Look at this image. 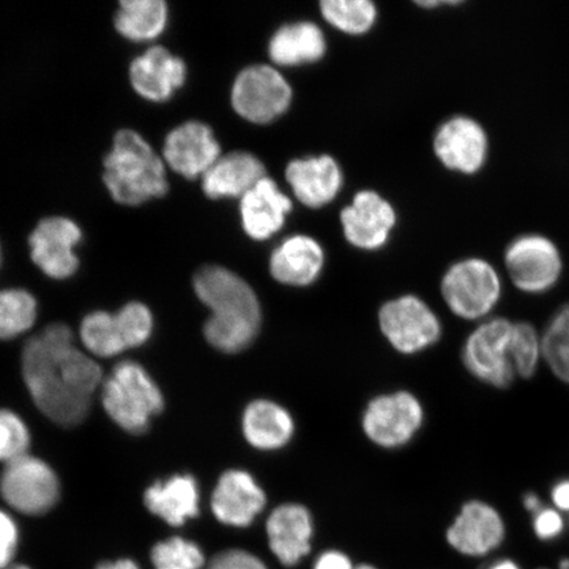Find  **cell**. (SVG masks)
Masks as SVG:
<instances>
[{
	"label": "cell",
	"instance_id": "7dc6e473",
	"mask_svg": "<svg viewBox=\"0 0 569 569\" xmlns=\"http://www.w3.org/2000/svg\"><path fill=\"white\" fill-rule=\"evenodd\" d=\"M542 569H545V568H542Z\"/></svg>",
	"mask_w": 569,
	"mask_h": 569
},
{
	"label": "cell",
	"instance_id": "ee69618b",
	"mask_svg": "<svg viewBox=\"0 0 569 569\" xmlns=\"http://www.w3.org/2000/svg\"><path fill=\"white\" fill-rule=\"evenodd\" d=\"M560 569H569V559L560 561Z\"/></svg>",
	"mask_w": 569,
	"mask_h": 569
},
{
	"label": "cell",
	"instance_id": "f35d334b",
	"mask_svg": "<svg viewBox=\"0 0 569 569\" xmlns=\"http://www.w3.org/2000/svg\"><path fill=\"white\" fill-rule=\"evenodd\" d=\"M315 569H353L350 558L339 551H327L318 558Z\"/></svg>",
	"mask_w": 569,
	"mask_h": 569
},
{
	"label": "cell",
	"instance_id": "3957f363",
	"mask_svg": "<svg viewBox=\"0 0 569 569\" xmlns=\"http://www.w3.org/2000/svg\"><path fill=\"white\" fill-rule=\"evenodd\" d=\"M104 168L106 187L119 203L137 206L168 193L166 166L138 132L117 133Z\"/></svg>",
	"mask_w": 569,
	"mask_h": 569
},
{
	"label": "cell",
	"instance_id": "52a82bcc",
	"mask_svg": "<svg viewBox=\"0 0 569 569\" xmlns=\"http://www.w3.org/2000/svg\"><path fill=\"white\" fill-rule=\"evenodd\" d=\"M513 327L508 319L495 318L469 336L462 348V362L476 379L500 389L515 381L517 373L510 352Z\"/></svg>",
	"mask_w": 569,
	"mask_h": 569
},
{
	"label": "cell",
	"instance_id": "ac0fdd59",
	"mask_svg": "<svg viewBox=\"0 0 569 569\" xmlns=\"http://www.w3.org/2000/svg\"><path fill=\"white\" fill-rule=\"evenodd\" d=\"M315 526L310 511L298 503H283L270 513L267 536L270 551L287 567H293L311 551Z\"/></svg>",
	"mask_w": 569,
	"mask_h": 569
},
{
	"label": "cell",
	"instance_id": "4dcf8cb0",
	"mask_svg": "<svg viewBox=\"0 0 569 569\" xmlns=\"http://www.w3.org/2000/svg\"><path fill=\"white\" fill-rule=\"evenodd\" d=\"M542 353L555 376L569 383V303L547 326L542 338Z\"/></svg>",
	"mask_w": 569,
	"mask_h": 569
},
{
	"label": "cell",
	"instance_id": "1f68e13d",
	"mask_svg": "<svg viewBox=\"0 0 569 569\" xmlns=\"http://www.w3.org/2000/svg\"><path fill=\"white\" fill-rule=\"evenodd\" d=\"M152 563L154 569H201L204 555L196 543L174 537L153 547Z\"/></svg>",
	"mask_w": 569,
	"mask_h": 569
},
{
	"label": "cell",
	"instance_id": "83f0119b",
	"mask_svg": "<svg viewBox=\"0 0 569 569\" xmlns=\"http://www.w3.org/2000/svg\"><path fill=\"white\" fill-rule=\"evenodd\" d=\"M80 338L84 348L97 358H113L127 351L116 315L111 312L94 311L84 317Z\"/></svg>",
	"mask_w": 569,
	"mask_h": 569
},
{
	"label": "cell",
	"instance_id": "ab89813d",
	"mask_svg": "<svg viewBox=\"0 0 569 569\" xmlns=\"http://www.w3.org/2000/svg\"><path fill=\"white\" fill-rule=\"evenodd\" d=\"M551 497L555 507L569 513V479L559 481L552 488Z\"/></svg>",
	"mask_w": 569,
	"mask_h": 569
},
{
	"label": "cell",
	"instance_id": "5bb4252c",
	"mask_svg": "<svg viewBox=\"0 0 569 569\" xmlns=\"http://www.w3.org/2000/svg\"><path fill=\"white\" fill-rule=\"evenodd\" d=\"M220 158V146L208 124L191 120L174 128L163 144V159L174 172L194 180Z\"/></svg>",
	"mask_w": 569,
	"mask_h": 569
},
{
	"label": "cell",
	"instance_id": "8fae6325",
	"mask_svg": "<svg viewBox=\"0 0 569 569\" xmlns=\"http://www.w3.org/2000/svg\"><path fill=\"white\" fill-rule=\"evenodd\" d=\"M511 281L526 293H545L558 282L561 256L557 246L542 234H523L505 253Z\"/></svg>",
	"mask_w": 569,
	"mask_h": 569
},
{
	"label": "cell",
	"instance_id": "d590c367",
	"mask_svg": "<svg viewBox=\"0 0 569 569\" xmlns=\"http://www.w3.org/2000/svg\"><path fill=\"white\" fill-rule=\"evenodd\" d=\"M19 531L13 519L0 510V569L9 568L18 549Z\"/></svg>",
	"mask_w": 569,
	"mask_h": 569
},
{
	"label": "cell",
	"instance_id": "30bf717a",
	"mask_svg": "<svg viewBox=\"0 0 569 569\" xmlns=\"http://www.w3.org/2000/svg\"><path fill=\"white\" fill-rule=\"evenodd\" d=\"M231 99L240 117L264 124L288 110L291 89L280 71L268 66H252L234 80Z\"/></svg>",
	"mask_w": 569,
	"mask_h": 569
},
{
	"label": "cell",
	"instance_id": "4316f807",
	"mask_svg": "<svg viewBox=\"0 0 569 569\" xmlns=\"http://www.w3.org/2000/svg\"><path fill=\"white\" fill-rule=\"evenodd\" d=\"M168 6L162 0H123L116 18L124 38L146 41L158 38L167 26Z\"/></svg>",
	"mask_w": 569,
	"mask_h": 569
},
{
	"label": "cell",
	"instance_id": "e0dca14e",
	"mask_svg": "<svg viewBox=\"0 0 569 569\" xmlns=\"http://www.w3.org/2000/svg\"><path fill=\"white\" fill-rule=\"evenodd\" d=\"M341 224L348 241L362 249L386 244L396 223L393 208L375 191H360L351 206L341 211Z\"/></svg>",
	"mask_w": 569,
	"mask_h": 569
},
{
	"label": "cell",
	"instance_id": "f1b7e54d",
	"mask_svg": "<svg viewBox=\"0 0 569 569\" xmlns=\"http://www.w3.org/2000/svg\"><path fill=\"white\" fill-rule=\"evenodd\" d=\"M38 318L34 297L23 289L0 290V340L27 332Z\"/></svg>",
	"mask_w": 569,
	"mask_h": 569
},
{
	"label": "cell",
	"instance_id": "e575fe53",
	"mask_svg": "<svg viewBox=\"0 0 569 569\" xmlns=\"http://www.w3.org/2000/svg\"><path fill=\"white\" fill-rule=\"evenodd\" d=\"M116 318L127 350L146 345L151 338L153 317L146 305L127 303L117 312Z\"/></svg>",
	"mask_w": 569,
	"mask_h": 569
},
{
	"label": "cell",
	"instance_id": "7402d4cb",
	"mask_svg": "<svg viewBox=\"0 0 569 569\" xmlns=\"http://www.w3.org/2000/svg\"><path fill=\"white\" fill-rule=\"evenodd\" d=\"M323 262V249L318 241L297 234L274 249L269 269L276 281L291 287H308L318 279Z\"/></svg>",
	"mask_w": 569,
	"mask_h": 569
},
{
	"label": "cell",
	"instance_id": "d6a6232c",
	"mask_svg": "<svg viewBox=\"0 0 569 569\" xmlns=\"http://www.w3.org/2000/svg\"><path fill=\"white\" fill-rule=\"evenodd\" d=\"M510 352L516 373L523 379H530L537 371L540 356L543 355L542 339H539L531 325L515 323Z\"/></svg>",
	"mask_w": 569,
	"mask_h": 569
},
{
	"label": "cell",
	"instance_id": "7bdbcfd3",
	"mask_svg": "<svg viewBox=\"0 0 569 569\" xmlns=\"http://www.w3.org/2000/svg\"><path fill=\"white\" fill-rule=\"evenodd\" d=\"M483 569H521V568H519V566L513 560L500 559V560L493 561V563L488 565Z\"/></svg>",
	"mask_w": 569,
	"mask_h": 569
},
{
	"label": "cell",
	"instance_id": "603a6c76",
	"mask_svg": "<svg viewBox=\"0 0 569 569\" xmlns=\"http://www.w3.org/2000/svg\"><path fill=\"white\" fill-rule=\"evenodd\" d=\"M266 176V167L256 156L232 152L220 156L202 177L206 196L217 199L243 197Z\"/></svg>",
	"mask_w": 569,
	"mask_h": 569
},
{
	"label": "cell",
	"instance_id": "7c38bea8",
	"mask_svg": "<svg viewBox=\"0 0 569 569\" xmlns=\"http://www.w3.org/2000/svg\"><path fill=\"white\" fill-rule=\"evenodd\" d=\"M81 238L80 227L73 220L47 218L41 220L31 234V258L52 279H68L80 266L74 247L80 243Z\"/></svg>",
	"mask_w": 569,
	"mask_h": 569
},
{
	"label": "cell",
	"instance_id": "bcb514c9",
	"mask_svg": "<svg viewBox=\"0 0 569 569\" xmlns=\"http://www.w3.org/2000/svg\"><path fill=\"white\" fill-rule=\"evenodd\" d=\"M7 569H30V568L24 567V566H17V567H11V568H7Z\"/></svg>",
	"mask_w": 569,
	"mask_h": 569
},
{
	"label": "cell",
	"instance_id": "9c48e42d",
	"mask_svg": "<svg viewBox=\"0 0 569 569\" xmlns=\"http://www.w3.org/2000/svg\"><path fill=\"white\" fill-rule=\"evenodd\" d=\"M425 411L409 391L376 397L362 415V430L371 442L382 448L408 445L421 429Z\"/></svg>",
	"mask_w": 569,
	"mask_h": 569
},
{
	"label": "cell",
	"instance_id": "8d00e7d4",
	"mask_svg": "<svg viewBox=\"0 0 569 569\" xmlns=\"http://www.w3.org/2000/svg\"><path fill=\"white\" fill-rule=\"evenodd\" d=\"M208 569H268L253 553L243 550H227L213 557Z\"/></svg>",
	"mask_w": 569,
	"mask_h": 569
},
{
	"label": "cell",
	"instance_id": "60d3db41",
	"mask_svg": "<svg viewBox=\"0 0 569 569\" xmlns=\"http://www.w3.org/2000/svg\"><path fill=\"white\" fill-rule=\"evenodd\" d=\"M523 507L532 515H537L540 509H543V503L537 495L528 493L523 497Z\"/></svg>",
	"mask_w": 569,
	"mask_h": 569
},
{
	"label": "cell",
	"instance_id": "6da1fadb",
	"mask_svg": "<svg viewBox=\"0 0 569 569\" xmlns=\"http://www.w3.org/2000/svg\"><path fill=\"white\" fill-rule=\"evenodd\" d=\"M21 368L36 407L51 421L74 427L88 417L102 368L74 346L69 326L54 323L27 341Z\"/></svg>",
	"mask_w": 569,
	"mask_h": 569
},
{
	"label": "cell",
	"instance_id": "f6af8a7d",
	"mask_svg": "<svg viewBox=\"0 0 569 569\" xmlns=\"http://www.w3.org/2000/svg\"><path fill=\"white\" fill-rule=\"evenodd\" d=\"M356 569H376V568H375V567H372V566H367V565H366V566H360V567H358V568H356Z\"/></svg>",
	"mask_w": 569,
	"mask_h": 569
},
{
	"label": "cell",
	"instance_id": "836d02e7",
	"mask_svg": "<svg viewBox=\"0 0 569 569\" xmlns=\"http://www.w3.org/2000/svg\"><path fill=\"white\" fill-rule=\"evenodd\" d=\"M31 433L23 419L9 409H0V461L9 462L28 455Z\"/></svg>",
	"mask_w": 569,
	"mask_h": 569
},
{
	"label": "cell",
	"instance_id": "b9f144b4",
	"mask_svg": "<svg viewBox=\"0 0 569 569\" xmlns=\"http://www.w3.org/2000/svg\"><path fill=\"white\" fill-rule=\"evenodd\" d=\"M98 569H140L134 561L130 559H122L113 561V563H103Z\"/></svg>",
	"mask_w": 569,
	"mask_h": 569
},
{
	"label": "cell",
	"instance_id": "ba28073f",
	"mask_svg": "<svg viewBox=\"0 0 569 569\" xmlns=\"http://www.w3.org/2000/svg\"><path fill=\"white\" fill-rule=\"evenodd\" d=\"M380 329L398 352L412 355L437 343L442 325L429 306L416 296H403L382 306Z\"/></svg>",
	"mask_w": 569,
	"mask_h": 569
},
{
	"label": "cell",
	"instance_id": "44dd1931",
	"mask_svg": "<svg viewBox=\"0 0 569 569\" xmlns=\"http://www.w3.org/2000/svg\"><path fill=\"white\" fill-rule=\"evenodd\" d=\"M287 180L298 201L309 208H320L337 197L343 177L336 160L320 156L291 161L287 168Z\"/></svg>",
	"mask_w": 569,
	"mask_h": 569
},
{
	"label": "cell",
	"instance_id": "484cf974",
	"mask_svg": "<svg viewBox=\"0 0 569 569\" xmlns=\"http://www.w3.org/2000/svg\"><path fill=\"white\" fill-rule=\"evenodd\" d=\"M326 52L322 30L311 21L287 24L269 42V56L279 66H300L315 62Z\"/></svg>",
	"mask_w": 569,
	"mask_h": 569
},
{
	"label": "cell",
	"instance_id": "ffe728a7",
	"mask_svg": "<svg viewBox=\"0 0 569 569\" xmlns=\"http://www.w3.org/2000/svg\"><path fill=\"white\" fill-rule=\"evenodd\" d=\"M293 208L290 198L281 193L269 177L241 197L240 213L246 232L256 240H266L282 229L284 218Z\"/></svg>",
	"mask_w": 569,
	"mask_h": 569
},
{
	"label": "cell",
	"instance_id": "8992f818",
	"mask_svg": "<svg viewBox=\"0 0 569 569\" xmlns=\"http://www.w3.org/2000/svg\"><path fill=\"white\" fill-rule=\"evenodd\" d=\"M0 496L19 513L46 515L59 502L60 480L46 461L26 455L4 466Z\"/></svg>",
	"mask_w": 569,
	"mask_h": 569
},
{
	"label": "cell",
	"instance_id": "d6986e66",
	"mask_svg": "<svg viewBox=\"0 0 569 569\" xmlns=\"http://www.w3.org/2000/svg\"><path fill=\"white\" fill-rule=\"evenodd\" d=\"M132 87L149 101L162 102L181 88L187 78V66L163 47L149 48L131 63Z\"/></svg>",
	"mask_w": 569,
	"mask_h": 569
},
{
	"label": "cell",
	"instance_id": "5b68a950",
	"mask_svg": "<svg viewBox=\"0 0 569 569\" xmlns=\"http://www.w3.org/2000/svg\"><path fill=\"white\" fill-rule=\"evenodd\" d=\"M445 301L462 319L489 315L501 296V280L486 260L468 259L447 270L442 281Z\"/></svg>",
	"mask_w": 569,
	"mask_h": 569
},
{
	"label": "cell",
	"instance_id": "74e56055",
	"mask_svg": "<svg viewBox=\"0 0 569 569\" xmlns=\"http://www.w3.org/2000/svg\"><path fill=\"white\" fill-rule=\"evenodd\" d=\"M532 528L539 539H557L565 531L563 517L557 510L540 509L537 515H533Z\"/></svg>",
	"mask_w": 569,
	"mask_h": 569
},
{
	"label": "cell",
	"instance_id": "d4e9b609",
	"mask_svg": "<svg viewBox=\"0 0 569 569\" xmlns=\"http://www.w3.org/2000/svg\"><path fill=\"white\" fill-rule=\"evenodd\" d=\"M146 507L169 525L182 526L199 515V488L191 475L154 482L144 495Z\"/></svg>",
	"mask_w": 569,
	"mask_h": 569
},
{
	"label": "cell",
	"instance_id": "7a4b0ae2",
	"mask_svg": "<svg viewBox=\"0 0 569 569\" xmlns=\"http://www.w3.org/2000/svg\"><path fill=\"white\" fill-rule=\"evenodd\" d=\"M196 295L211 316L203 326L209 345L224 353L247 350L261 329V306L253 289L231 270L218 266L199 269Z\"/></svg>",
	"mask_w": 569,
	"mask_h": 569
},
{
	"label": "cell",
	"instance_id": "2e32d148",
	"mask_svg": "<svg viewBox=\"0 0 569 569\" xmlns=\"http://www.w3.org/2000/svg\"><path fill=\"white\" fill-rule=\"evenodd\" d=\"M433 148L439 160L447 168L472 174L478 172L486 162L488 138L476 120L457 117L439 128Z\"/></svg>",
	"mask_w": 569,
	"mask_h": 569
},
{
	"label": "cell",
	"instance_id": "cb8c5ba5",
	"mask_svg": "<svg viewBox=\"0 0 569 569\" xmlns=\"http://www.w3.org/2000/svg\"><path fill=\"white\" fill-rule=\"evenodd\" d=\"M295 430L293 417L279 403L256 400L249 403L244 410V438L256 450H281L293 439Z\"/></svg>",
	"mask_w": 569,
	"mask_h": 569
},
{
	"label": "cell",
	"instance_id": "277c9868",
	"mask_svg": "<svg viewBox=\"0 0 569 569\" xmlns=\"http://www.w3.org/2000/svg\"><path fill=\"white\" fill-rule=\"evenodd\" d=\"M102 405L113 422L127 432L140 436L151 419L163 410L158 383L132 360L118 362L102 383Z\"/></svg>",
	"mask_w": 569,
	"mask_h": 569
},
{
	"label": "cell",
	"instance_id": "f546056e",
	"mask_svg": "<svg viewBox=\"0 0 569 569\" xmlns=\"http://www.w3.org/2000/svg\"><path fill=\"white\" fill-rule=\"evenodd\" d=\"M323 17L338 30L347 33H365L375 23L377 11L369 0H323Z\"/></svg>",
	"mask_w": 569,
	"mask_h": 569
},
{
	"label": "cell",
	"instance_id": "4fadbf2b",
	"mask_svg": "<svg viewBox=\"0 0 569 569\" xmlns=\"http://www.w3.org/2000/svg\"><path fill=\"white\" fill-rule=\"evenodd\" d=\"M266 505L264 490L243 469H230L222 473L211 498L213 516L219 522L233 528H247Z\"/></svg>",
	"mask_w": 569,
	"mask_h": 569
},
{
	"label": "cell",
	"instance_id": "9a60e30c",
	"mask_svg": "<svg viewBox=\"0 0 569 569\" xmlns=\"http://www.w3.org/2000/svg\"><path fill=\"white\" fill-rule=\"evenodd\" d=\"M505 523L498 511L481 501L467 502L447 531L448 543L467 557H486L503 542Z\"/></svg>",
	"mask_w": 569,
	"mask_h": 569
}]
</instances>
